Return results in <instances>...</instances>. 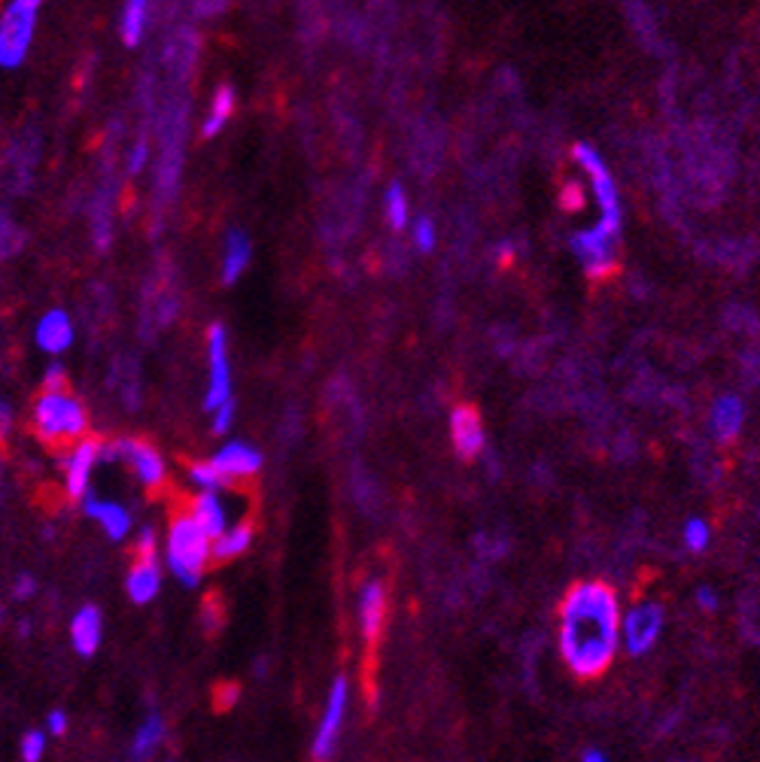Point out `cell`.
Here are the masks:
<instances>
[{
	"mask_svg": "<svg viewBox=\"0 0 760 762\" xmlns=\"http://www.w3.org/2000/svg\"><path fill=\"white\" fill-rule=\"evenodd\" d=\"M621 648V602L602 581L569 586L560 602V656L566 669L593 681L614 662Z\"/></svg>",
	"mask_w": 760,
	"mask_h": 762,
	"instance_id": "cell-1",
	"label": "cell"
},
{
	"mask_svg": "<svg viewBox=\"0 0 760 762\" xmlns=\"http://www.w3.org/2000/svg\"><path fill=\"white\" fill-rule=\"evenodd\" d=\"M213 538L196 523L192 513L173 517L171 532H168V569L183 586H196L201 581V571L210 559Z\"/></svg>",
	"mask_w": 760,
	"mask_h": 762,
	"instance_id": "cell-2",
	"label": "cell"
},
{
	"mask_svg": "<svg viewBox=\"0 0 760 762\" xmlns=\"http://www.w3.org/2000/svg\"><path fill=\"white\" fill-rule=\"evenodd\" d=\"M43 0H10L0 12V68H19L31 43H34L37 22H40Z\"/></svg>",
	"mask_w": 760,
	"mask_h": 762,
	"instance_id": "cell-3",
	"label": "cell"
},
{
	"mask_svg": "<svg viewBox=\"0 0 760 762\" xmlns=\"http://www.w3.org/2000/svg\"><path fill=\"white\" fill-rule=\"evenodd\" d=\"M34 425L47 441H73L86 434L89 417L80 399L68 395L64 389H47V395H40L34 404Z\"/></svg>",
	"mask_w": 760,
	"mask_h": 762,
	"instance_id": "cell-4",
	"label": "cell"
},
{
	"mask_svg": "<svg viewBox=\"0 0 760 762\" xmlns=\"http://www.w3.org/2000/svg\"><path fill=\"white\" fill-rule=\"evenodd\" d=\"M572 159H576L590 177L593 198H597L599 213H602L599 225L618 238V234H621V194H618V186H614V177H611L609 164L599 159L597 149L588 147V143H576V147H572Z\"/></svg>",
	"mask_w": 760,
	"mask_h": 762,
	"instance_id": "cell-5",
	"label": "cell"
},
{
	"mask_svg": "<svg viewBox=\"0 0 760 762\" xmlns=\"http://www.w3.org/2000/svg\"><path fill=\"white\" fill-rule=\"evenodd\" d=\"M663 635V608L657 602H642L621 614V648L630 656H646Z\"/></svg>",
	"mask_w": 760,
	"mask_h": 762,
	"instance_id": "cell-6",
	"label": "cell"
},
{
	"mask_svg": "<svg viewBox=\"0 0 760 762\" xmlns=\"http://www.w3.org/2000/svg\"><path fill=\"white\" fill-rule=\"evenodd\" d=\"M614 240L618 238L611 231H606L599 222L588 231H578L572 238V252L581 259L590 280H606L609 273H614V268H618V262H614Z\"/></svg>",
	"mask_w": 760,
	"mask_h": 762,
	"instance_id": "cell-7",
	"label": "cell"
},
{
	"mask_svg": "<svg viewBox=\"0 0 760 762\" xmlns=\"http://www.w3.org/2000/svg\"><path fill=\"white\" fill-rule=\"evenodd\" d=\"M110 459H126L131 471L138 474L140 483L147 487H159L164 480V462L159 450L147 441H134V438H126V441H116L110 450H107Z\"/></svg>",
	"mask_w": 760,
	"mask_h": 762,
	"instance_id": "cell-8",
	"label": "cell"
},
{
	"mask_svg": "<svg viewBox=\"0 0 760 762\" xmlns=\"http://www.w3.org/2000/svg\"><path fill=\"white\" fill-rule=\"evenodd\" d=\"M208 353H210V389H208V395H204V408L217 410L222 401L231 399L229 350H226V329H222V325H210Z\"/></svg>",
	"mask_w": 760,
	"mask_h": 762,
	"instance_id": "cell-9",
	"label": "cell"
},
{
	"mask_svg": "<svg viewBox=\"0 0 760 762\" xmlns=\"http://www.w3.org/2000/svg\"><path fill=\"white\" fill-rule=\"evenodd\" d=\"M347 714V681L338 678L329 690V699H326V711L320 726H317V735H313L311 753L317 760H326L329 753L334 751V741L341 735V723H344Z\"/></svg>",
	"mask_w": 760,
	"mask_h": 762,
	"instance_id": "cell-10",
	"label": "cell"
},
{
	"mask_svg": "<svg viewBox=\"0 0 760 762\" xmlns=\"http://www.w3.org/2000/svg\"><path fill=\"white\" fill-rule=\"evenodd\" d=\"M450 438H453V450L460 459H474L484 450V422L481 413L472 404H460L450 413Z\"/></svg>",
	"mask_w": 760,
	"mask_h": 762,
	"instance_id": "cell-11",
	"label": "cell"
},
{
	"mask_svg": "<svg viewBox=\"0 0 760 762\" xmlns=\"http://www.w3.org/2000/svg\"><path fill=\"white\" fill-rule=\"evenodd\" d=\"M210 462H213L229 480H241L259 474V468H262V453H259L256 447L243 444V441H231V444L222 447Z\"/></svg>",
	"mask_w": 760,
	"mask_h": 762,
	"instance_id": "cell-12",
	"label": "cell"
},
{
	"mask_svg": "<svg viewBox=\"0 0 760 762\" xmlns=\"http://www.w3.org/2000/svg\"><path fill=\"white\" fill-rule=\"evenodd\" d=\"M101 455V444L98 441H80L73 447V453L68 455L64 462V480H68V492L73 499H80L89 490V478H92V468Z\"/></svg>",
	"mask_w": 760,
	"mask_h": 762,
	"instance_id": "cell-13",
	"label": "cell"
},
{
	"mask_svg": "<svg viewBox=\"0 0 760 762\" xmlns=\"http://www.w3.org/2000/svg\"><path fill=\"white\" fill-rule=\"evenodd\" d=\"M101 638H104L101 611L94 604H86L70 620V641H73V648L80 650L82 656H92L94 650L101 648Z\"/></svg>",
	"mask_w": 760,
	"mask_h": 762,
	"instance_id": "cell-14",
	"label": "cell"
},
{
	"mask_svg": "<svg viewBox=\"0 0 760 762\" xmlns=\"http://www.w3.org/2000/svg\"><path fill=\"white\" fill-rule=\"evenodd\" d=\"M73 343V325L64 310H49L37 325V347L49 355H58Z\"/></svg>",
	"mask_w": 760,
	"mask_h": 762,
	"instance_id": "cell-15",
	"label": "cell"
},
{
	"mask_svg": "<svg viewBox=\"0 0 760 762\" xmlns=\"http://www.w3.org/2000/svg\"><path fill=\"white\" fill-rule=\"evenodd\" d=\"M742 422H746V408H742V401H739L737 395H721V399L714 401L709 425H712L714 438H718L721 444L737 441L739 432H742Z\"/></svg>",
	"mask_w": 760,
	"mask_h": 762,
	"instance_id": "cell-16",
	"label": "cell"
},
{
	"mask_svg": "<svg viewBox=\"0 0 760 762\" xmlns=\"http://www.w3.org/2000/svg\"><path fill=\"white\" fill-rule=\"evenodd\" d=\"M383 616H387V590H383V583H366L362 592H359V623H362V635L369 641L380 635Z\"/></svg>",
	"mask_w": 760,
	"mask_h": 762,
	"instance_id": "cell-17",
	"label": "cell"
},
{
	"mask_svg": "<svg viewBox=\"0 0 760 762\" xmlns=\"http://www.w3.org/2000/svg\"><path fill=\"white\" fill-rule=\"evenodd\" d=\"M126 590L138 604L152 602V599L159 595V590H162V571H159V565H156V557L138 559V565L128 571Z\"/></svg>",
	"mask_w": 760,
	"mask_h": 762,
	"instance_id": "cell-18",
	"label": "cell"
},
{
	"mask_svg": "<svg viewBox=\"0 0 760 762\" xmlns=\"http://www.w3.org/2000/svg\"><path fill=\"white\" fill-rule=\"evenodd\" d=\"M86 513L104 525V532L113 538V541H122V538L128 535V529H131V517H128L126 508L116 504V501H104L89 495V499H86Z\"/></svg>",
	"mask_w": 760,
	"mask_h": 762,
	"instance_id": "cell-19",
	"label": "cell"
},
{
	"mask_svg": "<svg viewBox=\"0 0 760 762\" xmlns=\"http://www.w3.org/2000/svg\"><path fill=\"white\" fill-rule=\"evenodd\" d=\"M250 544H253V525L250 523L231 525V529H222V532L213 538V544H210V559H217V562H229V559L243 557V553L250 550Z\"/></svg>",
	"mask_w": 760,
	"mask_h": 762,
	"instance_id": "cell-20",
	"label": "cell"
},
{
	"mask_svg": "<svg viewBox=\"0 0 760 762\" xmlns=\"http://www.w3.org/2000/svg\"><path fill=\"white\" fill-rule=\"evenodd\" d=\"M152 0H126L122 7V16H119V37L126 46H138L147 34V24H150Z\"/></svg>",
	"mask_w": 760,
	"mask_h": 762,
	"instance_id": "cell-21",
	"label": "cell"
},
{
	"mask_svg": "<svg viewBox=\"0 0 760 762\" xmlns=\"http://www.w3.org/2000/svg\"><path fill=\"white\" fill-rule=\"evenodd\" d=\"M192 517L210 538H217L226 529V508H222L217 490H204L198 495L196 504H192Z\"/></svg>",
	"mask_w": 760,
	"mask_h": 762,
	"instance_id": "cell-22",
	"label": "cell"
},
{
	"mask_svg": "<svg viewBox=\"0 0 760 762\" xmlns=\"http://www.w3.org/2000/svg\"><path fill=\"white\" fill-rule=\"evenodd\" d=\"M250 264V240L243 231H231L226 238V259H222V283H234Z\"/></svg>",
	"mask_w": 760,
	"mask_h": 762,
	"instance_id": "cell-23",
	"label": "cell"
},
{
	"mask_svg": "<svg viewBox=\"0 0 760 762\" xmlns=\"http://www.w3.org/2000/svg\"><path fill=\"white\" fill-rule=\"evenodd\" d=\"M234 91L229 89V86H219L217 94H213V101H210L208 107V116H204V122H201V137H217L222 128L229 126L231 113H234Z\"/></svg>",
	"mask_w": 760,
	"mask_h": 762,
	"instance_id": "cell-24",
	"label": "cell"
},
{
	"mask_svg": "<svg viewBox=\"0 0 760 762\" xmlns=\"http://www.w3.org/2000/svg\"><path fill=\"white\" fill-rule=\"evenodd\" d=\"M164 739V723L162 718H150L143 726L138 729V735H134V744H131V756H147V753H152L159 744H162Z\"/></svg>",
	"mask_w": 760,
	"mask_h": 762,
	"instance_id": "cell-25",
	"label": "cell"
},
{
	"mask_svg": "<svg viewBox=\"0 0 760 762\" xmlns=\"http://www.w3.org/2000/svg\"><path fill=\"white\" fill-rule=\"evenodd\" d=\"M387 219H390V225L396 228V231H402L404 225H408V198H404V189L399 186V182H392L390 189H387Z\"/></svg>",
	"mask_w": 760,
	"mask_h": 762,
	"instance_id": "cell-26",
	"label": "cell"
},
{
	"mask_svg": "<svg viewBox=\"0 0 760 762\" xmlns=\"http://www.w3.org/2000/svg\"><path fill=\"white\" fill-rule=\"evenodd\" d=\"M189 478L196 480L201 490H219V487H226V483H231L222 471H219L213 462H198V465H192V471H189Z\"/></svg>",
	"mask_w": 760,
	"mask_h": 762,
	"instance_id": "cell-27",
	"label": "cell"
},
{
	"mask_svg": "<svg viewBox=\"0 0 760 762\" xmlns=\"http://www.w3.org/2000/svg\"><path fill=\"white\" fill-rule=\"evenodd\" d=\"M709 541H712V532H709V525H706L703 520H688V523H684V547H688V550L703 553L706 547H709Z\"/></svg>",
	"mask_w": 760,
	"mask_h": 762,
	"instance_id": "cell-28",
	"label": "cell"
},
{
	"mask_svg": "<svg viewBox=\"0 0 760 762\" xmlns=\"http://www.w3.org/2000/svg\"><path fill=\"white\" fill-rule=\"evenodd\" d=\"M43 751H47V735L40 732V729H31V732H24L22 739V760L24 762H37L40 756H43Z\"/></svg>",
	"mask_w": 760,
	"mask_h": 762,
	"instance_id": "cell-29",
	"label": "cell"
},
{
	"mask_svg": "<svg viewBox=\"0 0 760 762\" xmlns=\"http://www.w3.org/2000/svg\"><path fill=\"white\" fill-rule=\"evenodd\" d=\"M414 243L417 250L429 252L432 247H436V225H432V219H417L414 222Z\"/></svg>",
	"mask_w": 760,
	"mask_h": 762,
	"instance_id": "cell-30",
	"label": "cell"
},
{
	"mask_svg": "<svg viewBox=\"0 0 760 762\" xmlns=\"http://www.w3.org/2000/svg\"><path fill=\"white\" fill-rule=\"evenodd\" d=\"M234 422V401H222L217 410H213V432L226 434Z\"/></svg>",
	"mask_w": 760,
	"mask_h": 762,
	"instance_id": "cell-31",
	"label": "cell"
},
{
	"mask_svg": "<svg viewBox=\"0 0 760 762\" xmlns=\"http://www.w3.org/2000/svg\"><path fill=\"white\" fill-rule=\"evenodd\" d=\"M147 159H150V147H147V140H138L134 149H131V156H128V171L138 173L147 164Z\"/></svg>",
	"mask_w": 760,
	"mask_h": 762,
	"instance_id": "cell-32",
	"label": "cell"
},
{
	"mask_svg": "<svg viewBox=\"0 0 760 762\" xmlns=\"http://www.w3.org/2000/svg\"><path fill=\"white\" fill-rule=\"evenodd\" d=\"M64 383H68V371L61 364H49L47 389H64Z\"/></svg>",
	"mask_w": 760,
	"mask_h": 762,
	"instance_id": "cell-33",
	"label": "cell"
},
{
	"mask_svg": "<svg viewBox=\"0 0 760 762\" xmlns=\"http://www.w3.org/2000/svg\"><path fill=\"white\" fill-rule=\"evenodd\" d=\"M493 255L499 264H511L514 262V255H518V250H514V243H511V240H502V243H496Z\"/></svg>",
	"mask_w": 760,
	"mask_h": 762,
	"instance_id": "cell-34",
	"label": "cell"
},
{
	"mask_svg": "<svg viewBox=\"0 0 760 762\" xmlns=\"http://www.w3.org/2000/svg\"><path fill=\"white\" fill-rule=\"evenodd\" d=\"M152 550H156V535H152V529H143L138 538V557L152 559Z\"/></svg>",
	"mask_w": 760,
	"mask_h": 762,
	"instance_id": "cell-35",
	"label": "cell"
},
{
	"mask_svg": "<svg viewBox=\"0 0 760 762\" xmlns=\"http://www.w3.org/2000/svg\"><path fill=\"white\" fill-rule=\"evenodd\" d=\"M697 604H700L703 611H714V608H718V595H714L712 586H700V590H697Z\"/></svg>",
	"mask_w": 760,
	"mask_h": 762,
	"instance_id": "cell-36",
	"label": "cell"
},
{
	"mask_svg": "<svg viewBox=\"0 0 760 762\" xmlns=\"http://www.w3.org/2000/svg\"><path fill=\"white\" fill-rule=\"evenodd\" d=\"M64 729H68V718H64L61 711H52V714H49V732H52V735H64Z\"/></svg>",
	"mask_w": 760,
	"mask_h": 762,
	"instance_id": "cell-37",
	"label": "cell"
},
{
	"mask_svg": "<svg viewBox=\"0 0 760 762\" xmlns=\"http://www.w3.org/2000/svg\"><path fill=\"white\" fill-rule=\"evenodd\" d=\"M222 7V0H196V12L198 16H213Z\"/></svg>",
	"mask_w": 760,
	"mask_h": 762,
	"instance_id": "cell-38",
	"label": "cell"
},
{
	"mask_svg": "<svg viewBox=\"0 0 760 762\" xmlns=\"http://www.w3.org/2000/svg\"><path fill=\"white\" fill-rule=\"evenodd\" d=\"M581 201H584V198H581V189H578V186H569V189H566L563 204L566 207H581Z\"/></svg>",
	"mask_w": 760,
	"mask_h": 762,
	"instance_id": "cell-39",
	"label": "cell"
},
{
	"mask_svg": "<svg viewBox=\"0 0 760 762\" xmlns=\"http://www.w3.org/2000/svg\"><path fill=\"white\" fill-rule=\"evenodd\" d=\"M34 592V578H22V581L16 583V595L22 599V595H31Z\"/></svg>",
	"mask_w": 760,
	"mask_h": 762,
	"instance_id": "cell-40",
	"label": "cell"
},
{
	"mask_svg": "<svg viewBox=\"0 0 760 762\" xmlns=\"http://www.w3.org/2000/svg\"><path fill=\"white\" fill-rule=\"evenodd\" d=\"M10 429V408L7 404H0V434Z\"/></svg>",
	"mask_w": 760,
	"mask_h": 762,
	"instance_id": "cell-41",
	"label": "cell"
},
{
	"mask_svg": "<svg viewBox=\"0 0 760 762\" xmlns=\"http://www.w3.org/2000/svg\"><path fill=\"white\" fill-rule=\"evenodd\" d=\"M581 760H584V762H602V760H606V753L584 751V753H581Z\"/></svg>",
	"mask_w": 760,
	"mask_h": 762,
	"instance_id": "cell-42",
	"label": "cell"
}]
</instances>
